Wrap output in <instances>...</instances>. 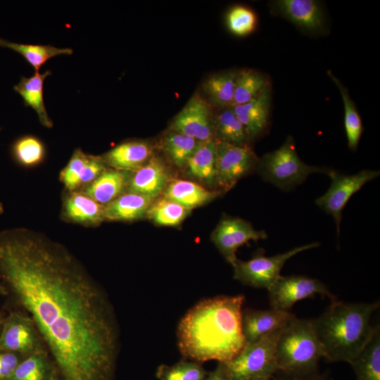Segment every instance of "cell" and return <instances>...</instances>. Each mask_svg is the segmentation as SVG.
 Here are the masks:
<instances>
[{
	"label": "cell",
	"instance_id": "cell-1",
	"mask_svg": "<svg viewBox=\"0 0 380 380\" xmlns=\"http://www.w3.org/2000/svg\"><path fill=\"white\" fill-rule=\"evenodd\" d=\"M0 293L34 323L59 380H113L119 327L102 286L64 245L23 227L0 232Z\"/></svg>",
	"mask_w": 380,
	"mask_h": 380
},
{
	"label": "cell",
	"instance_id": "cell-2",
	"mask_svg": "<svg viewBox=\"0 0 380 380\" xmlns=\"http://www.w3.org/2000/svg\"><path fill=\"white\" fill-rule=\"evenodd\" d=\"M245 296H217L201 300L179 322L177 336L184 358L200 363L229 362L243 348L241 317Z\"/></svg>",
	"mask_w": 380,
	"mask_h": 380
},
{
	"label": "cell",
	"instance_id": "cell-3",
	"mask_svg": "<svg viewBox=\"0 0 380 380\" xmlns=\"http://www.w3.org/2000/svg\"><path fill=\"white\" fill-rule=\"evenodd\" d=\"M331 302L322 315L312 319L316 333L328 362L350 363L372 334L371 318L379 302L354 303L337 298Z\"/></svg>",
	"mask_w": 380,
	"mask_h": 380
},
{
	"label": "cell",
	"instance_id": "cell-4",
	"mask_svg": "<svg viewBox=\"0 0 380 380\" xmlns=\"http://www.w3.org/2000/svg\"><path fill=\"white\" fill-rule=\"evenodd\" d=\"M275 357L279 372L295 378L317 376L324 353L312 319L296 316L283 328L277 342Z\"/></svg>",
	"mask_w": 380,
	"mask_h": 380
},
{
	"label": "cell",
	"instance_id": "cell-5",
	"mask_svg": "<svg viewBox=\"0 0 380 380\" xmlns=\"http://www.w3.org/2000/svg\"><path fill=\"white\" fill-rule=\"evenodd\" d=\"M256 170L264 181L288 191L312 174L327 175L330 168L304 163L297 153L293 138L289 136L279 148L259 159Z\"/></svg>",
	"mask_w": 380,
	"mask_h": 380
},
{
	"label": "cell",
	"instance_id": "cell-6",
	"mask_svg": "<svg viewBox=\"0 0 380 380\" xmlns=\"http://www.w3.org/2000/svg\"><path fill=\"white\" fill-rule=\"evenodd\" d=\"M282 329L275 330L253 343H246L241 352L226 363L231 380L272 378L279 372L275 349Z\"/></svg>",
	"mask_w": 380,
	"mask_h": 380
},
{
	"label": "cell",
	"instance_id": "cell-7",
	"mask_svg": "<svg viewBox=\"0 0 380 380\" xmlns=\"http://www.w3.org/2000/svg\"><path fill=\"white\" fill-rule=\"evenodd\" d=\"M320 245L313 242L296 246L283 253L266 256L258 252L248 260H237L233 266L234 279L244 285L269 290L281 276L280 272L286 262L295 255Z\"/></svg>",
	"mask_w": 380,
	"mask_h": 380
},
{
	"label": "cell",
	"instance_id": "cell-8",
	"mask_svg": "<svg viewBox=\"0 0 380 380\" xmlns=\"http://www.w3.org/2000/svg\"><path fill=\"white\" fill-rule=\"evenodd\" d=\"M327 175L331 179V185L322 196L315 200V204L334 217L339 235L342 212L346 205L366 183L378 177L380 172L367 169L348 175L330 169Z\"/></svg>",
	"mask_w": 380,
	"mask_h": 380
},
{
	"label": "cell",
	"instance_id": "cell-9",
	"mask_svg": "<svg viewBox=\"0 0 380 380\" xmlns=\"http://www.w3.org/2000/svg\"><path fill=\"white\" fill-rule=\"evenodd\" d=\"M0 350L24 357L47 351L32 319L18 309L11 310L5 315L0 334Z\"/></svg>",
	"mask_w": 380,
	"mask_h": 380
},
{
	"label": "cell",
	"instance_id": "cell-10",
	"mask_svg": "<svg viewBox=\"0 0 380 380\" xmlns=\"http://www.w3.org/2000/svg\"><path fill=\"white\" fill-rule=\"evenodd\" d=\"M268 291L271 308L282 311H289L296 302L317 294L331 301L336 299L322 281L303 275H281Z\"/></svg>",
	"mask_w": 380,
	"mask_h": 380
},
{
	"label": "cell",
	"instance_id": "cell-11",
	"mask_svg": "<svg viewBox=\"0 0 380 380\" xmlns=\"http://www.w3.org/2000/svg\"><path fill=\"white\" fill-rule=\"evenodd\" d=\"M259 158L249 146H238L217 140L216 184L229 190L251 171Z\"/></svg>",
	"mask_w": 380,
	"mask_h": 380
},
{
	"label": "cell",
	"instance_id": "cell-12",
	"mask_svg": "<svg viewBox=\"0 0 380 380\" xmlns=\"http://www.w3.org/2000/svg\"><path fill=\"white\" fill-rule=\"evenodd\" d=\"M267 239L265 230H257L242 218L224 216L211 234V241L227 262L232 267L238 260L236 252L250 241Z\"/></svg>",
	"mask_w": 380,
	"mask_h": 380
},
{
	"label": "cell",
	"instance_id": "cell-13",
	"mask_svg": "<svg viewBox=\"0 0 380 380\" xmlns=\"http://www.w3.org/2000/svg\"><path fill=\"white\" fill-rule=\"evenodd\" d=\"M213 115L207 101L194 94L174 118L172 129L192 137L198 142L214 138Z\"/></svg>",
	"mask_w": 380,
	"mask_h": 380
},
{
	"label": "cell",
	"instance_id": "cell-14",
	"mask_svg": "<svg viewBox=\"0 0 380 380\" xmlns=\"http://www.w3.org/2000/svg\"><path fill=\"white\" fill-rule=\"evenodd\" d=\"M108 168L101 156L75 149L70 160L59 173L65 191H80L91 183Z\"/></svg>",
	"mask_w": 380,
	"mask_h": 380
},
{
	"label": "cell",
	"instance_id": "cell-15",
	"mask_svg": "<svg viewBox=\"0 0 380 380\" xmlns=\"http://www.w3.org/2000/svg\"><path fill=\"white\" fill-rule=\"evenodd\" d=\"M272 6L277 13L305 31L317 33L324 27V13L318 1L277 0Z\"/></svg>",
	"mask_w": 380,
	"mask_h": 380
},
{
	"label": "cell",
	"instance_id": "cell-16",
	"mask_svg": "<svg viewBox=\"0 0 380 380\" xmlns=\"http://www.w3.org/2000/svg\"><path fill=\"white\" fill-rule=\"evenodd\" d=\"M105 205L81 191H64L61 218L67 222L84 227H96L106 221Z\"/></svg>",
	"mask_w": 380,
	"mask_h": 380
},
{
	"label": "cell",
	"instance_id": "cell-17",
	"mask_svg": "<svg viewBox=\"0 0 380 380\" xmlns=\"http://www.w3.org/2000/svg\"><path fill=\"white\" fill-rule=\"evenodd\" d=\"M294 317L289 311L272 308L269 310L243 309L241 324L246 343H253L284 328Z\"/></svg>",
	"mask_w": 380,
	"mask_h": 380
},
{
	"label": "cell",
	"instance_id": "cell-18",
	"mask_svg": "<svg viewBox=\"0 0 380 380\" xmlns=\"http://www.w3.org/2000/svg\"><path fill=\"white\" fill-rule=\"evenodd\" d=\"M271 103V87L267 86L256 98L232 106L234 112L243 125L249 141L260 136L269 122Z\"/></svg>",
	"mask_w": 380,
	"mask_h": 380
},
{
	"label": "cell",
	"instance_id": "cell-19",
	"mask_svg": "<svg viewBox=\"0 0 380 380\" xmlns=\"http://www.w3.org/2000/svg\"><path fill=\"white\" fill-rule=\"evenodd\" d=\"M168 175L162 161L151 157L144 165L132 172L127 192L155 199L167 185Z\"/></svg>",
	"mask_w": 380,
	"mask_h": 380
},
{
	"label": "cell",
	"instance_id": "cell-20",
	"mask_svg": "<svg viewBox=\"0 0 380 380\" xmlns=\"http://www.w3.org/2000/svg\"><path fill=\"white\" fill-rule=\"evenodd\" d=\"M108 167L134 172L152 157L148 143L140 140L122 142L101 156Z\"/></svg>",
	"mask_w": 380,
	"mask_h": 380
},
{
	"label": "cell",
	"instance_id": "cell-21",
	"mask_svg": "<svg viewBox=\"0 0 380 380\" xmlns=\"http://www.w3.org/2000/svg\"><path fill=\"white\" fill-rule=\"evenodd\" d=\"M132 172L108 167L89 185L80 190L106 205L127 191Z\"/></svg>",
	"mask_w": 380,
	"mask_h": 380
},
{
	"label": "cell",
	"instance_id": "cell-22",
	"mask_svg": "<svg viewBox=\"0 0 380 380\" xmlns=\"http://www.w3.org/2000/svg\"><path fill=\"white\" fill-rule=\"evenodd\" d=\"M51 75V70H46L42 73L35 72L29 77L22 76L20 81L13 86V89L23 98L25 106L34 110L40 123L47 128H51L53 122L46 111L44 103V82Z\"/></svg>",
	"mask_w": 380,
	"mask_h": 380
},
{
	"label": "cell",
	"instance_id": "cell-23",
	"mask_svg": "<svg viewBox=\"0 0 380 380\" xmlns=\"http://www.w3.org/2000/svg\"><path fill=\"white\" fill-rule=\"evenodd\" d=\"M154 199L141 194L125 192L105 205L108 221L131 222L146 216Z\"/></svg>",
	"mask_w": 380,
	"mask_h": 380
},
{
	"label": "cell",
	"instance_id": "cell-24",
	"mask_svg": "<svg viewBox=\"0 0 380 380\" xmlns=\"http://www.w3.org/2000/svg\"><path fill=\"white\" fill-rule=\"evenodd\" d=\"M220 194L191 181L175 179L167 185L163 197L191 210L210 202Z\"/></svg>",
	"mask_w": 380,
	"mask_h": 380
},
{
	"label": "cell",
	"instance_id": "cell-25",
	"mask_svg": "<svg viewBox=\"0 0 380 380\" xmlns=\"http://www.w3.org/2000/svg\"><path fill=\"white\" fill-rule=\"evenodd\" d=\"M356 380H380V327L374 326L367 344L350 362Z\"/></svg>",
	"mask_w": 380,
	"mask_h": 380
},
{
	"label": "cell",
	"instance_id": "cell-26",
	"mask_svg": "<svg viewBox=\"0 0 380 380\" xmlns=\"http://www.w3.org/2000/svg\"><path fill=\"white\" fill-rule=\"evenodd\" d=\"M6 380H59L56 367L47 351L23 359Z\"/></svg>",
	"mask_w": 380,
	"mask_h": 380
},
{
	"label": "cell",
	"instance_id": "cell-27",
	"mask_svg": "<svg viewBox=\"0 0 380 380\" xmlns=\"http://www.w3.org/2000/svg\"><path fill=\"white\" fill-rule=\"evenodd\" d=\"M217 140L198 142L186 164L187 172L208 184L216 183Z\"/></svg>",
	"mask_w": 380,
	"mask_h": 380
},
{
	"label": "cell",
	"instance_id": "cell-28",
	"mask_svg": "<svg viewBox=\"0 0 380 380\" xmlns=\"http://www.w3.org/2000/svg\"><path fill=\"white\" fill-rule=\"evenodd\" d=\"M213 122L216 140L238 146H248L250 141L246 131L232 107L220 108L213 115Z\"/></svg>",
	"mask_w": 380,
	"mask_h": 380
},
{
	"label": "cell",
	"instance_id": "cell-29",
	"mask_svg": "<svg viewBox=\"0 0 380 380\" xmlns=\"http://www.w3.org/2000/svg\"><path fill=\"white\" fill-rule=\"evenodd\" d=\"M10 153L13 160L19 166L32 168L41 165L46 156L43 141L32 134H25L12 143Z\"/></svg>",
	"mask_w": 380,
	"mask_h": 380
},
{
	"label": "cell",
	"instance_id": "cell-30",
	"mask_svg": "<svg viewBox=\"0 0 380 380\" xmlns=\"http://www.w3.org/2000/svg\"><path fill=\"white\" fill-rule=\"evenodd\" d=\"M0 47L11 49L24 57L35 72L50 58L58 55H71V48H58L51 44H22L0 37Z\"/></svg>",
	"mask_w": 380,
	"mask_h": 380
},
{
	"label": "cell",
	"instance_id": "cell-31",
	"mask_svg": "<svg viewBox=\"0 0 380 380\" xmlns=\"http://www.w3.org/2000/svg\"><path fill=\"white\" fill-rule=\"evenodd\" d=\"M237 72L234 70L217 72L205 81L204 91L211 103L218 108L232 107Z\"/></svg>",
	"mask_w": 380,
	"mask_h": 380
},
{
	"label": "cell",
	"instance_id": "cell-32",
	"mask_svg": "<svg viewBox=\"0 0 380 380\" xmlns=\"http://www.w3.org/2000/svg\"><path fill=\"white\" fill-rule=\"evenodd\" d=\"M328 75L338 89L343 103L344 126L348 147L356 151L363 129L361 118L346 88L331 72L329 71Z\"/></svg>",
	"mask_w": 380,
	"mask_h": 380
},
{
	"label": "cell",
	"instance_id": "cell-33",
	"mask_svg": "<svg viewBox=\"0 0 380 380\" xmlns=\"http://www.w3.org/2000/svg\"><path fill=\"white\" fill-rule=\"evenodd\" d=\"M269 85L267 77L258 71L251 69L238 71L232 107L253 100Z\"/></svg>",
	"mask_w": 380,
	"mask_h": 380
},
{
	"label": "cell",
	"instance_id": "cell-34",
	"mask_svg": "<svg viewBox=\"0 0 380 380\" xmlns=\"http://www.w3.org/2000/svg\"><path fill=\"white\" fill-rule=\"evenodd\" d=\"M198 141L174 129L168 132L163 141V148L169 160L177 167L186 166Z\"/></svg>",
	"mask_w": 380,
	"mask_h": 380
},
{
	"label": "cell",
	"instance_id": "cell-35",
	"mask_svg": "<svg viewBox=\"0 0 380 380\" xmlns=\"http://www.w3.org/2000/svg\"><path fill=\"white\" fill-rule=\"evenodd\" d=\"M190 212V209L163 197L153 202L146 216L158 225L176 226L183 222Z\"/></svg>",
	"mask_w": 380,
	"mask_h": 380
},
{
	"label": "cell",
	"instance_id": "cell-36",
	"mask_svg": "<svg viewBox=\"0 0 380 380\" xmlns=\"http://www.w3.org/2000/svg\"><path fill=\"white\" fill-rule=\"evenodd\" d=\"M208 374L201 363L184 358L172 365H160L156 376L158 380H204Z\"/></svg>",
	"mask_w": 380,
	"mask_h": 380
},
{
	"label": "cell",
	"instance_id": "cell-37",
	"mask_svg": "<svg viewBox=\"0 0 380 380\" xmlns=\"http://www.w3.org/2000/svg\"><path fill=\"white\" fill-rule=\"evenodd\" d=\"M226 23L229 30L232 34L243 37L251 34L255 30L257 17L249 8L235 6L228 11Z\"/></svg>",
	"mask_w": 380,
	"mask_h": 380
},
{
	"label": "cell",
	"instance_id": "cell-38",
	"mask_svg": "<svg viewBox=\"0 0 380 380\" xmlns=\"http://www.w3.org/2000/svg\"><path fill=\"white\" fill-rule=\"evenodd\" d=\"M25 357L20 354L0 350V380H6Z\"/></svg>",
	"mask_w": 380,
	"mask_h": 380
},
{
	"label": "cell",
	"instance_id": "cell-39",
	"mask_svg": "<svg viewBox=\"0 0 380 380\" xmlns=\"http://www.w3.org/2000/svg\"><path fill=\"white\" fill-rule=\"evenodd\" d=\"M204 380H231L226 363L218 362L216 368L208 372Z\"/></svg>",
	"mask_w": 380,
	"mask_h": 380
},
{
	"label": "cell",
	"instance_id": "cell-40",
	"mask_svg": "<svg viewBox=\"0 0 380 380\" xmlns=\"http://www.w3.org/2000/svg\"><path fill=\"white\" fill-rule=\"evenodd\" d=\"M277 380H324V378L321 376H316L309 378V379H301V378L287 376V377H284V378H279V379H277Z\"/></svg>",
	"mask_w": 380,
	"mask_h": 380
},
{
	"label": "cell",
	"instance_id": "cell-41",
	"mask_svg": "<svg viewBox=\"0 0 380 380\" xmlns=\"http://www.w3.org/2000/svg\"><path fill=\"white\" fill-rule=\"evenodd\" d=\"M1 296V294H0ZM5 315L3 314L2 310L0 308V334L1 331L4 320Z\"/></svg>",
	"mask_w": 380,
	"mask_h": 380
},
{
	"label": "cell",
	"instance_id": "cell-42",
	"mask_svg": "<svg viewBox=\"0 0 380 380\" xmlns=\"http://www.w3.org/2000/svg\"><path fill=\"white\" fill-rule=\"evenodd\" d=\"M250 380H272V378H260V379H253Z\"/></svg>",
	"mask_w": 380,
	"mask_h": 380
},
{
	"label": "cell",
	"instance_id": "cell-43",
	"mask_svg": "<svg viewBox=\"0 0 380 380\" xmlns=\"http://www.w3.org/2000/svg\"><path fill=\"white\" fill-rule=\"evenodd\" d=\"M4 211V205L1 203H0V215L2 214Z\"/></svg>",
	"mask_w": 380,
	"mask_h": 380
},
{
	"label": "cell",
	"instance_id": "cell-44",
	"mask_svg": "<svg viewBox=\"0 0 380 380\" xmlns=\"http://www.w3.org/2000/svg\"><path fill=\"white\" fill-rule=\"evenodd\" d=\"M331 380H333V379H331Z\"/></svg>",
	"mask_w": 380,
	"mask_h": 380
},
{
	"label": "cell",
	"instance_id": "cell-45",
	"mask_svg": "<svg viewBox=\"0 0 380 380\" xmlns=\"http://www.w3.org/2000/svg\"><path fill=\"white\" fill-rule=\"evenodd\" d=\"M1 294V293H0Z\"/></svg>",
	"mask_w": 380,
	"mask_h": 380
},
{
	"label": "cell",
	"instance_id": "cell-46",
	"mask_svg": "<svg viewBox=\"0 0 380 380\" xmlns=\"http://www.w3.org/2000/svg\"></svg>",
	"mask_w": 380,
	"mask_h": 380
}]
</instances>
